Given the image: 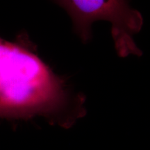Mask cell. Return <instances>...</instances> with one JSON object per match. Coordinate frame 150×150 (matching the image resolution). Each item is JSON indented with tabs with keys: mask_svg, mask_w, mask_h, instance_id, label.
<instances>
[{
	"mask_svg": "<svg viewBox=\"0 0 150 150\" xmlns=\"http://www.w3.org/2000/svg\"><path fill=\"white\" fill-rule=\"evenodd\" d=\"M61 84L36 55L0 38V118L52 111L63 101Z\"/></svg>",
	"mask_w": 150,
	"mask_h": 150,
	"instance_id": "obj_1",
	"label": "cell"
},
{
	"mask_svg": "<svg viewBox=\"0 0 150 150\" xmlns=\"http://www.w3.org/2000/svg\"><path fill=\"white\" fill-rule=\"evenodd\" d=\"M72 18L75 30L83 41L91 37V26L98 20L109 22L114 45L118 55L140 56L134 40L142 29L143 19L127 0H54Z\"/></svg>",
	"mask_w": 150,
	"mask_h": 150,
	"instance_id": "obj_2",
	"label": "cell"
}]
</instances>
